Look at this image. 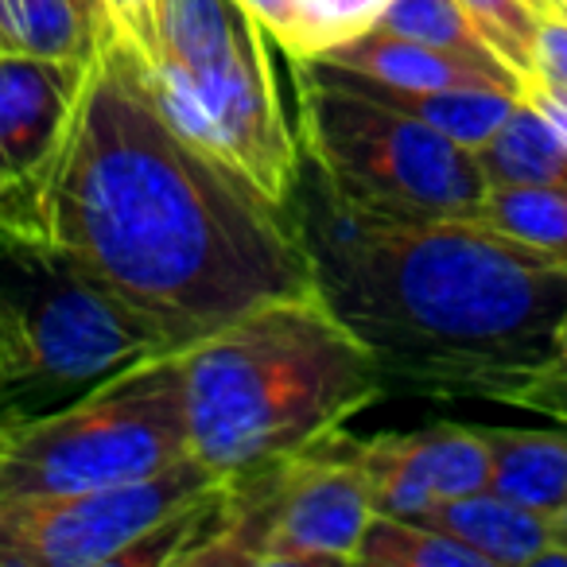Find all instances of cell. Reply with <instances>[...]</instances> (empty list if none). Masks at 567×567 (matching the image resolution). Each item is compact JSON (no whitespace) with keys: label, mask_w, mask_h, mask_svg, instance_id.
I'll list each match as a JSON object with an SVG mask.
<instances>
[{"label":"cell","mask_w":567,"mask_h":567,"mask_svg":"<svg viewBox=\"0 0 567 567\" xmlns=\"http://www.w3.org/2000/svg\"><path fill=\"white\" fill-rule=\"evenodd\" d=\"M175 350L316 292L292 210L172 125L117 28L86 66L48 164L0 198Z\"/></svg>","instance_id":"cell-1"},{"label":"cell","mask_w":567,"mask_h":567,"mask_svg":"<svg viewBox=\"0 0 567 567\" xmlns=\"http://www.w3.org/2000/svg\"><path fill=\"white\" fill-rule=\"evenodd\" d=\"M288 210L316 296L424 396L509 401L540 370L567 311V265L471 218H396L339 198L300 159Z\"/></svg>","instance_id":"cell-2"},{"label":"cell","mask_w":567,"mask_h":567,"mask_svg":"<svg viewBox=\"0 0 567 567\" xmlns=\"http://www.w3.org/2000/svg\"><path fill=\"white\" fill-rule=\"evenodd\" d=\"M179 381L190 455L218 478L316 447L389 389L316 292L252 308L190 342Z\"/></svg>","instance_id":"cell-3"},{"label":"cell","mask_w":567,"mask_h":567,"mask_svg":"<svg viewBox=\"0 0 567 567\" xmlns=\"http://www.w3.org/2000/svg\"><path fill=\"white\" fill-rule=\"evenodd\" d=\"M175 350L32 226L0 218V432Z\"/></svg>","instance_id":"cell-4"},{"label":"cell","mask_w":567,"mask_h":567,"mask_svg":"<svg viewBox=\"0 0 567 567\" xmlns=\"http://www.w3.org/2000/svg\"><path fill=\"white\" fill-rule=\"evenodd\" d=\"M190 455L179 350L113 373L66 409L0 432V502L141 482Z\"/></svg>","instance_id":"cell-5"},{"label":"cell","mask_w":567,"mask_h":567,"mask_svg":"<svg viewBox=\"0 0 567 567\" xmlns=\"http://www.w3.org/2000/svg\"><path fill=\"white\" fill-rule=\"evenodd\" d=\"M300 82L311 167L339 198L396 218H466L486 195L471 148L347 90Z\"/></svg>","instance_id":"cell-6"},{"label":"cell","mask_w":567,"mask_h":567,"mask_svg":"<svg viewBox=\"0 0 567 567\" xmlns=\"http://www.w3.org/2000/svg\"><path fill=\"white\" fill-rule=\"evenodd\" d=\"M265 35V28L252 24L234 48L198 66H179L167 59L144 63L159 110L179 133L249 175L268 198L288 206L300 175V152L284 121Z\"/></svg>","instance_id":"cell-7"},{"label":"cell","mask_w":567,"mask_h":567,"mask_svg":"<svg viewBox=\"0 0 567 567\" xmlns=\"http://www.w3.org/2000/svg\"><path fill=\"white\" fill-rule=\"evenodd\" d=\"M195 455L141 482L0 502V567H125L128 551L218 489Z\"/></svg>","instance_id":"cell-8"},{"label":"cell","mask_w":567,"mask_h":567,"mask_svg":"<svg viewBox=\"0 0 567 567\" xmlns=\"http://www.w3.org/2000/svg\"><path fill=\"white\" fill-rule=\"evenodd\" d=\"M370 489L373 513L420 520L432 505L486 489L489 455L482 427L435 424L424 432H385L350 447Z\"/></svg>","instance_id":"cell-9"},{"label":"cell","mask_w":567,"mask_h":567,"mask_svg":"<svg viewBox=\"0 0 567 567\" xmlns=\"http://www.w3.org/2000/svg\"><path fill=\"white\" fill-rule=\"evenodd\" d=\"M90 63L0 51V172L24 183L55 152Z\"/></svg>","instance_id":"cell-10"},{"label":"cell","mask_w":567,"mask_h":567,"mask_svg":"<svg viewBox=\"0 0 567 567\" xmlns=\"http://www.w3.org/2000/svg\"><path fill=\"white\" fill-rule=\"evenodd\" d=\"M292 66H296V79L319 82V86H331V90H347V94L370 97V102H381L396 113H409V117L424 121L427 128H435V133H443L447 141L463 144L471 152H478L509 121V113L520 102V94L494 90V86H447V90L396 86V82L373 79V74L354 71V66L327 63L319 55L292 59Z\"/></svg>","instance_id":"cell-11"},{"label":"cell","mask_w":567,"mask_h":567,"mask_svg":"<svg viewBox=\"0 0 567 567\" xmlns=\"http://www.w3.org/2000/svg\"><path fill=\"white\" fill-rule=\"evenodd\" d=\"M420 525L451 533L466 548L478 551L486 567H567L548 513L517 505L494 489H474V494L432 505L420 517Z\"/></svg>","instance_id":"cell-12"},{"label":"cell","mask_w":567,"mask_h":567,"mask_svg":"<svg viewBox=\"0 0 567 567\" xmlns=\"http://www.w3.org/2000/svg\"><path fill=\"white\" fill-rule=\"evenodd\" d=\"M319 59L339 63V66H354V71L396 82V86H427V90L494 86V90H509V94L525 97V79H520L513 66L474 63V59L451 55V51L427 48V43L404 40V35H393V32H381V28H365V32L350 35V40L319 51Z\"/></svg>","instance_id":"cell-13"},{"label":"cell","mask_w":567,"mask_h":567,"mask_svg":"<svg viewBox=\"0 0 567 567\" xmlns=\"http://www.w3.org/2000/svg\"><path fill=\"white\" fill-rule=\"evenodd\" d=\"M489 455L486 489L556 517L567 505V427L525 432V427H482Z\"/></svg>","instance_id":"cell-14"},{"label":"cell","mask_w":567,"mask_h":567,"mask_svg":"<svg viewBox=\"0 0 567 567\" xmlns=\"http://www.w3.org/2000/svg\"><path fill=\"white\" fill-rule=\"evenodd\" d=\"M110 28L102 0H0V51L90 63Z\"/></svg>","instance_id":"cell-15"},{"label":"cell","mask_w":567,"mask_h":567,"mask_svg":"<svg viewBox=\"0 0 567 567\" xmlns=\"http://www.w3.org/2000/svg\"><path fill=\"white\" fill-rule=\"evenodd\" d=\"M486 187H525L551 183L567 187V144L528 97H520L502 128L474 152Z\"/></svg>","instance_id":"cell-16"},{"label":"cell","mask_w":567,"mask_h":567,"mask_svg":"<svg viewBox=\"0 0 567 567\" xmlns=\"http://www.w3.org/2000/svg\"><path fill=\"white\" fill-rule=\"evenodd\" d=\"M466 218L567 265V187H551V183L486 187V195Z\"/></svg>","instance_id":"cell-17"},{"label":"cell","mask_w":567,"mask_h":567,"mask_svg":"<svg viewBox=\"0 0 567 567\" xmlns=\"http://www.w3.org/2000/svg\"><path fill=\"white\" fill-rule=\"evenodd\" d=\"M350 564L362 567H486V559L451 533L409 517L370 513Z\"/></svg>","instance_id":"cell-18"},{"label":"cell","mask_w":567,"mask_h":567,"mask_svg":"<svg viewBox=\"0 0 567 567\" xmlns=\"http://www.w3.org/2000/svg\"><path fill=\"white\" fill-rule=\"evenodd\" d=\"M370 28L404 35V40L427 43V48L451 51V55L474 59L486 66H509L474 28V20L463 12L458 0H385Z\"/></svg>","instance_id":"cell-19"},{"label":"cell","mask_w":567,"mask_h":567,"mask_svg":"<svg viewBox=\"0 0 567 567\" xmlns=\"http://www.w3.org/2000/svg\"><path fill=\"white\" fill-rule=\"evenodd\" d=\"M463 12L474 20L482 40L520 74H533V48H536V28H540V12L528 0H458Z\"/></svg>","instance_id":"cell-20"},{"label":"cell","mask_w":567,"mask_h":567,"mask_svg":"<svg viewBox=\"0 0 567 567\" xmlns=\"http://www.w3.org/2000/svg\"><path fill=\"white\" fill-rule=\"evenodd\" d=\"M381 9H385V0H296V40L288 55H319V51L365 32Z\"/></svg>","instance_id":"cell-21"},{"label":"cell","mask_w":567,"mask_h":567,"mask_svg":"<svg viewBox=\"0 0 567 567\" xmlns=\"http://www.w3.org/2000/svg\"><path fill=\"white\" fill-rule=\"evenodd\" d=\"M505 404L513 409H533L540 416H551L567 427V311L556 327V339H551V354L544 358L540 370H533Z\"/></svg>","instance_id":"cell-22"},{"label":"cell","mask_w":567,"mask_h":567,"mask_svg":"<svg viewBox=\"0 0 567 567\" xmlns=\"http://www.w3.org/2000/svg\"><path fill=\"white\" fill-rule=\"evenodd\" d=\"M548 86L567 90V17L551 4L540 9V28H536V48H533V74ZM525 79V82H528Z\"/></svg>","instance_id":"cell-23"},{"label":"cell","mask_w":567,"mask_h":567,"mask_svg":"<svg viewBox=\"0 0 567 567\" xmlns=\"http://www.w3.org/2000/svg\"><path fill=\"white\" fill-rule=\"evenodd\" d=\"M245 9L257 17V24L280 43L284 51L296 40V0H241Z\"/></svg>","instance_id":"cell-24"},{"label":"cell","mask_w":567,"mask_h":567,"mask_svg":"<svg viewBox=\"0 0 567 567\" xmlns=\"http://www.w3.org/2000/svg\"><path fill=\"white\" fill-rule=\"evenodd\" d=\"M525 97L551 121V125H556V133L564 136V144H567V90L548 86V82H540V79H528Z\"/></svg>","instance_id":"cell-25"},{"label":"cell","mask_w":567,"mask_h":567,"mask_svg":"<svg viewBox=\"0 0 567 567\" xmlns=\"http://www.w3.org/2000/svg\"><path fill=\"white\" fill-rule=\"evenodd\" d=\"M551 528H556V544H559V551H564V559H567V505L556 513V517H551Z\"/></svg>","instance_id":"cell-26"},{"label":"cell","mask_w":567,"mask_h":567,"mask_svg":"<svg viewBox=\"0 0 567 567\" xmlns=\"http://www.w3.org/2000/svg\"><path fill=\"white\" fill-rule=\"evenodd\" d=\"M544 4H551V9H559V12H564V17H567V9H564V4H556V0H536V12H540Z\"/></svg>","instance_id":"cell-27"},{"label":"cell","mask_w":567,"mask_h":567,"mask_svg":"<svg viewBox=\"0 0 567 567\" xmlns=\"http://www.w3.org/2000/svg\"><path fill=\"white\" fill-rule=\"evenodd\" d=\"M9 187H12V183H9V175L0 172V198H4V190H9Z\"/></svg>","instance_id":"cell-28"},{"label":"cell","mask_w":567,"mask_h":567,"mask_svg":"<svg viewBox=\"0 0 567 567\" xmlns=\"http://www.w3.org/2000/svg\"><path fill=\"white\" fill-rule=\"evenodd\" d=\"M556 4H564V9H567V0H556Z\"/></svg>","instance_id":"cell-29"}]
</instances>
